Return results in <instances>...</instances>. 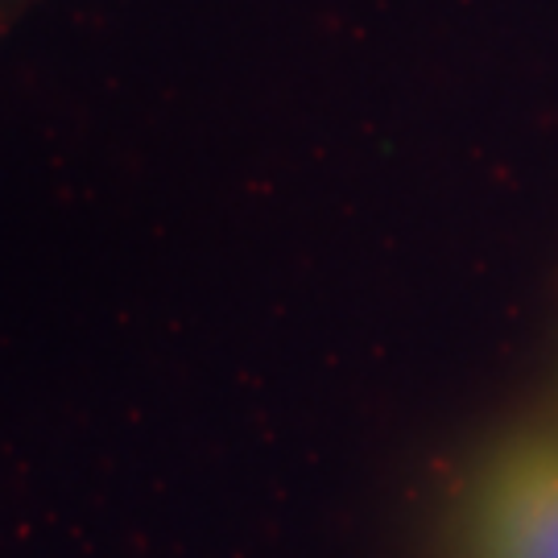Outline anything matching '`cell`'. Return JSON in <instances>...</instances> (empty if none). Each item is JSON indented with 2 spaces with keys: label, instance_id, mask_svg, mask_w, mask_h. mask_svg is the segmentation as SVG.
<instances>
[{
  "label": "cell",
  "instance_id": "6da1fadb",
  "mask_svg": "<svg viewBox=\"0 0 558 558\" xmlns=\"http://www.w3.org/2000/svg\"><path fill=\"white\" fill-rule=\"evenodd\" d=\"M456 558H558V430L500 439L463 484Z\"/></svg>",
  "mask_w": 558,
  "mask_h": 558
}]
</instances>
